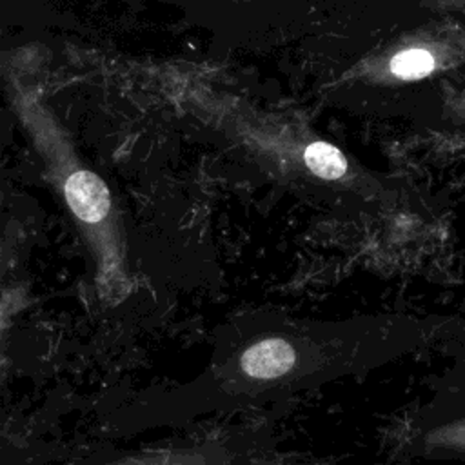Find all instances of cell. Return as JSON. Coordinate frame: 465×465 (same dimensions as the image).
<instances>
[{"mask_svg": "<svg viewBox=\"0 0 465 465\" xmlns=\"http://www.w3.org/2000/svg\"><path fill=\"white\" fill-rule=\"evenodd\" d=\"M64 194L67 205L82 222L96 223L111 211V194L105 182L76 163L64 180Z\"/></svg>", "mask_w": 465, "mask_h": 465, "instance_id": "cell-1", "label": "cell"}, {"mask_svg": "<svg viewBox=\"0 0 465 465\" xmlns=\"http://www.w3.org/2000/svg\"><path fill=\"white\" fill-rule=\"evenodd\" d=\"M296 363V352L289 341L280 338L262 340L251 345L240 360L242 371L258 380H271L283 376Z\"/></svg>", "mask_w": 465, "mask_h": 465, "instance_id": "cell-2", "label": "cell"}, {"mask_svg": "<svg viewBox=\"0 0 465 465\" xmlns=\"http://www.w3.org/2000/svg\"><path fill=\"white\" fill-rule=\"evenodd\" d=\"M303 160L311 173L323 180L341 178L347 171V160L341 151L327 142H314L307 145Z\"/></svg>", "mask_w": 465, "mask_h": 465, "instance_id": "cell-3", "label": "cell"}, {"mask_svg": "<svg viewBox=\"0 0 465 465\" xmlns=\"http://www.w3.org/2000/svg\"><path fill=\"white\" fill-rule=\"evenodd\" d=\"M434 69V56L425 49H407L391 60V71L403 80L427 76Z\"/></svg>", "mask_w": 465, "mask_h": 465, "instance_id": "cell-4", "label": "cell"}]
</instances>
